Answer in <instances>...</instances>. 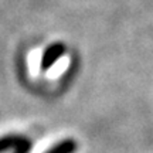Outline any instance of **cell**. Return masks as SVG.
<instances>
[{
  "mask_svg": "<svg viewBox=\"0 0 153 153\" xmlns=\"http://www.w3.org/2000/svg\"><path fill=\"white\" fill-rule=\"evenodd\" d=\"M64 54V45L61 44H54L47 48V51L44 53L43 55V60H41V68L43 70H47L50 67L54 64L55 61L60 58L61 55Z\"/></svg>",
  "mask_w": 153,
  "mask_h": 153,
  "instance_id": "6da1fadb",
  "label": "cell"
},
{
  "mask_svg": "<svg viewBox=\"0 0 153 153\" xmlns=\"http://www.w3.org/2000/svg\"><path fill=\"white\" fill-rule=\"evenodd\" d=\"M78 149V143L75 139H62L57 142L54 146L47 149L44 153H75Z\"/></svg>",
  "mask_w": 153,
  "mask_h": 153,
  "instance_id": "7a4b0ae2",
  "label": "cell"
},
{
  "mask_svg": "<svg viewBox=\"0 0 153 153\" xmlns=\"http://www.w3.org/2000/svg\"><path fill=\"white\" fill-rule=\"evenodd\" d=\"M20 136L22 135H6V136L0 137V153L7 152V150H13L16 148Z\"/></svg>",
  "mask_w": 153,
  "mask_h": 153,
  "instance_id": "3957f363",
  "label": "cell"
},
{
  "mask_svg": "<svg viewBox=\"0 0 153 153\" xmlns=\"http://www.w3.org/2000/svg\"><path fill=\"white\" fill-rule=\"evenodd\" d=\"M31 150V140L24 136H20L16 148L13 149V153H30Z\"/></svg>",
  "mask_w": 153,
  "mask_h": 153,
  "instance_id": "277c9868",
  "label": "cell"
}]
</instances>
